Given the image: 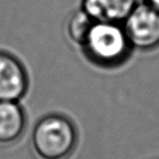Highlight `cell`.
<instances>
[{"label":"cell","instance_id":"obj_1","mask_svg":"<svg viewBox=\"0 0 159 159\" xmlns=\"http://www.w3.org/2000/svg\"><path fill=\"white\" fill-rule=\"evenodd\" d=\"M89 60L102 68L125 63L133 48L121 23L94 22L82 45Z\"/></svg>","mask_w":159,"mask_h":159},{"label":"cell","instance_id":"obj_2","mask_svg":"<svg viewBox=\"0 0 159 159\" xmlns=\"http://www.w3.org/2000/svg\"><path fill=\"white\" fill-rule=\"evenodd\" d=\"M76 144V131L66 117L50 115L40 119L32 133V147L39 159H66Z\"/></svg>","mask_w":159,"mask_h":159},{"label":"cell","instance_id":"obj_3","mask_svg":"<svg viewBox=\"0 0 159 159\" xmlns=\"http://www.w3.org/2000/svg\"><path fill=\"white\" fill-rule=\"evenodd\" d=\"M121 24L133 49L150 51L159 47V11L139 2Z\"/></svg>","mask_w":159,"mask_h":159},{"label":"cell","instance_id":"obj_4","mask_svg":"<svg viewBox=\"0 0 159 159\" xmlns=\"http://www.w3.org/2000/svg\"><path fill=\"white\" fill-rule=\"evenodd\" d=\"M29 89L23 64L11 53L0 51V102H19Z\"/></svg>","mask_w":159,"mask_h":159},{"label":"cell","instance_id":"obj_5","mask_svg":"<svg viewBox=\"0 0 159 159\" xmlns=\"http://www.w3.org/2000/svg\"><path fill=\"white\" fill-rule=\"evenodd\" d=\"M139 0H82V8L94 22L122 23Z\"/></svg>","mask_w":159,"mask_h":159},{"label":"cell","instance_id":"obj_6","mask_svg":"<svg viewBox=\"0 0 159 159\" xmlns=\"http://www.w3.org/2000/svg\"><path fill=\"white\" fill-rule=\"evenodd\" d=\"M24 129L25 115L18 102H0V145L16 143Z\"/></svg>","mask_w":159,"mask_h":159},{"label":"cell","instance_id":"obj_7","mask_svg":"<svg viewBox=\"0 0 159 159\" xmlns=\"http://www.w3.org/2000/svg\"><path fill=\"white\" fill-rule=\"evenodd\" d=\"M93 23L94 21L84 10L80 9L73 12L66 23V34L69 38L76 45L82 46Z\"/></svg>","mask_w":159,"mask_h":159},{"label":"cell","instance_id":"obj_8","mask_svg":"<svg viewBox=\"0 0 159 159\" xmlns=\"http://www.w3.org/2000/svg\"><path fill=\"white\" fill-rule=\"evenodd\" d=\"M142 2H144L145 5L149 6L150 8L159 11V0H143Z\"/></svg>","mask_w":159,"mask_h":159}]
</instances>
